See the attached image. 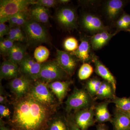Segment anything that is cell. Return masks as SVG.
Here are the masks:
<instances>
[{"instance_id": "43", "label": "cell", "mask_w": 130, "mask_h": 130, "mask_svg": "<svg viewBox=\"0 0 130 130\" xmlns=\"http://www.w3.org/2000/svg\"><path fill=\"white\" fill-rule=\"evenodd\" d=\"M124 112L127 115H128V117H129V118H130V111L127 112Z\"/></svg>"}, {"instance_id": "36", "label": "cell", "mask_w": 130, "mask_h": 130, "mask_svg": "<svg viewBox=\"0 0 130 130\" xmlns=\"http://www.w3.org/2000/svg\"><path fill=\"white\" fill-rule=\"evenodd\" d=\"M68 123L70 130H82L76 124L74 121L72 115L68 114L67 117Z\"/></svg>"}, {"instance_id": "15", "label": "cell", "mask_w": 130, "mask_h": 130, "mask_svg": "<svg viewBox=\"0 0 130 130\" xmlns=\"http://www.w3.org/2000/svg\"><path fill=\"white\" fill-rule=\"evenodd\" d=\"M111 103L109 100H105L95 106V118L96 123L98 124L105 123L111 121L112 116L108 109V105Z\"/></svg>"}, {"instance_id": "32", "label": "cell", "mask_w": 130, "mask_h": 130, "mask_svg": "<svg viewBox=\"0 0 130 130\" xmlns=\"http://www.w3.org/2000/svg\"><path fill=\"white\" fill-rule=\"evenodd\" d=\"M78 46V42L74 37H68L63 42V47L65 50L68 52H72L76 51Z\"/></svg>"}, {"instance_id": "33", "label": "cell", "mask_w": 130, "mask_h": 130, "mask_svg": "<svg viewBox=\"0 0 130 130\" xmlns=\"http://www.w3.org/2000/svg\"><path fill=\"white\" fill-rule=\"evenodd\" d=\"M36 2V4L47 8L55 7L59 4L58 1L56 0H37Z\"/></svg>"}, {"instance_id": "16", "label": "cell", "mask_w": 130, "mask_h": 130, "mask_svg": "<svg viewBox=\"0 0 130 130\" xmlns=\"http://www.w3.org/2000/svg\"><path fill=\"white\" fill-rule=\"evenodd\" d=\"M21 75L19 65L12 63L9 60H5L0 68V78L2 79H13Z\"/></svg>"}, {"instance_id": "19", "label": "cell", "mask_w": 130, "mask_h": 130, "mask_svg": "<svg viewBox=\"0 0 130 130\" xmlns=\"http://www.w3.org/2000/svg\"><path fill=\"white\" fill-rule=\"evenodd\" d=\"M90 49V45L88 41L83 38L78 48L76 51L71 52V53L84 63H87L91 60Z\"/></svg>"}, {"instance_id": "42", "label": "cell", "mask_w": 130, "mask_h": 130, "mask_svg": "<svg viewBox=\"0 0 130 130\" xmlns=\"http://www.w3.org/2000/svg\"><path fill=\"white\" fill-rule=\"evenodd\" d=\"M58 1L59 4H67L68 3L71 1H69V0H59Z\"/></svg>"}, {"instance_id": "7", "label": "cell", "mask_w": 130, "mask_h": 130, "mask_svg": "<svg viewBox=\"0 0 130 130\" xmlns=\"http://www.w3.org/2000/svg\"><path fill=\"white\" fill-rule=\"evenodd\" d=\"M55 19L61 27L68 30L77 28V18L74 9L69 7H63L56 11Z\"/></svg>"}, {"instance_id": "12", "label": "cell", "mask_w": 130, "mask_h": 130, "mask_svg": "<svg viewBox=\"0 0 130 130\" xmlns=\"http://www.w3.org/2000/svg\"><path fill=\"white\" fill-rule=\"evenodd\" d=\"M72 83L73 81L69 79L64 81H54L48 84V86L56 96L59 102L61 103L67 95Z\"/></svg>"}, {"instance_id": "39", "label": "cell", "mask_w": 130, "mask_h": 130, "mask_svg": "<svg viewBox=\"0 0 130 130\" xmlns=\"http://www.w3.org/2000/svg\"><path fill=\"white\" fill-rule=\"evenodd\" d=\"M116 25L119 30H124L126 31L128 30L127 26L120 18L116 22Z\"/></svg>"}, {"instance_id": "30", "label": "cell", "mask_w": 130, "mask_h": 130, "mask_svg": "<svg viewBox=\"0 0 130 130\" xmlns=\"http://www.w3.org/2000/svg\"><path fill=\"white\" fill-rule=\"evenodd\" d=\"M93 68L88 63H83L78 70V76L81 80L88 79L93 73Z\"/></svg>"}, {"instance_id": "8", "label": "cell", "mask_w": 130, "mask_h": 130, "mask_svg": "<svg viewBox=\"0 0 130 130\" xmlns=\"http://www.w3.org/2000/svg\"><path fill=\"white\" fill-rule=\"evenodd\" d=\"M95 105L74 112L72 115L74 122L81 130H88L90 127L95 124Z\"/></svg>"}, {"instance_id": "14", "label": "cell", "mask_w": 130, "mask_h": 130, "mask_svg": "<svg viewBox=\"0 0 130 130\" xmlns=\"http://www.w3.org/2000/svg\"><path fill=\"white\" fill-rule=\"evenodd\" d=\"M91 61L95 66V71L96 74L102 78L104 80L111 84L116 90V81L113 75L109 70L99 60V58L95 54H91Z\"/></svg>"}, {"instance_id": "18", "label": "cell", "mask_w": 130, "mask_h": 130, "mask_svg": "<svg viewBox=\"0 0 130 130\" xmlns=\"http://www.w3.org/2000/svg\"><path fill=\"white\" fill-rule=\"evenodd\" d=\"M29 8V18L42 24H47L49 23V12L46 8L35 4Z\"/></svg>"}, {"instance_id": "41", "label": "cell", "mask_w": 130, "mask_h": 130, "mask_svg": "<svg viewBox=\"0 0 130 130\" xmlns=\"http://www.w3.org/2000/svg\"><path fill=\"white\" fill-rule=\"evenodd\" d=\"M0 130H12L11 129L8 128L5 125V121H3L2 119H0Z\"/></svg>"}, {"instance_id": "24", "label": "cell", "mask_w": 130, "mask_h": 130, "mask_svg": "<svg viewBox=\"0 0 130 130\" xmlns=\"http://www.w3.org/2000/svg\"><path fill=\"white\" fill-rule=\"evenodd\" d=\"M46 130H70L67 117L54 116L49 122Z\"/></svg>"}, {"instance_id": "25", "label": "cell", "mask_w": 130, "mask_h": 130, "mask_svg": "<svg viewBox=\"0 0 130 130\" xmlns=\"http://www.w3.org/2000/svg\"><path fill=\"white\" fill-rule=\"evenodd\" d=\"M29 9L20 12L11 18L8 22L10 27H22L29 19Z\"/></svg>"}, {"instance_id": "13", "label": "cell", "mask_w": 130, "mask_h": 130, "mask_svg": "<svg viewBox=\"0 0 130 130\" xmlns=\"http://www.w3.org/2000/svg\"><path fill=\"white\" fill-rule=\"evenodd\" d=\"M81 24L85 29L91 32H98L106 31L107 28L101 19L95 15L84 14L81 19Z\"/></svg>"}, {"instance_id": "27", "label": "cell", "mask_w": 130, "mask_h": 130, "mask_svg": "<svg viewBox=\"0 0 130 130\" xmlns=\"http://www.w3.org/2000/svg\"><path fill=\"white\" fill-rule=\"evenodd\" d=\"M6 38L14 42L26 41L25 34L21 27H11Z\"/></svg>"}, {"instance_id": "21", "label": "cell", "mask_w": 130, "mask_h": 130, "mask_svg": "<svg viewBox=\"0 0 130 130\" xmlns=\"http://www.w3.org/2000/svg\"><path fill=\"white\" fill-rule=\"evenodd\" d=\"M116 90L111 84L103 80L94 99L96 100H111L116 97Z\"/></svg>"}, {"instance_id": "23", "label": "cell", "mask_w": 130, "mask_h": 130, "mask_svg": "<svg viewBox=\"0 0 130 130\" xmlns=\"http://www.w3.org/2000/svg\"><path fill=\"white\" fill-rule=\"evenodd\" d=\"M125 2L121 0H110L108 1L106 7L108 18L111 20L116 18L123 10Z\"/></svg>"}, {"instance_id": "3", "label": "cell", "mask_w": 130, "mask_h": 130, "mask_svg": "<svg viewBox=\"0 0 130 130\" xmlns=\"http://www.w3.org/2000/svg\"><path fill=\"white\" fill-rule=\"evenodd\" d=\"M95 100L91 97L86 89L74 88L65 102V110L68 114L94 106Z\"/></svg>"}, {"instance_id": "28", "label": "cell", "mask_w": 130, "mask_h": 130, "mask_svg": "<svg viewBox=\"0 0 130 130\" xmlns=\"http://www.w3.org/2000/svg\"><path fill=\"white\" fill-rule=\"evenodd\" d=\"M50 54L49 50L46 47L40 45L35 49L34 53V59L37 62L42 64L47 61Z\"/></svg>"}, {"instance_id": "4", "label": "cell", "mask_w": 130, "mask_h": 130, "mask_svg": "<svg viewBox=\"0 0 130 130\" xmlns=\"http://www.w3.org/2000/svg\"><path fill=\"white\" fill-rule=\"evenodd\" d=\"M29 94L43 105L56 111L59 103L48 84L39 80L34 81Z\"/></svg>"}, {"instance_id": "34", "label": "cell", "mask_w": 130, "mask_h": 130, "mask_svg": "<svg viewBox=\"0 0 130 130\" xmlns=\"http://www.w3.org/2000/svg\"><path fill=\"white\" fill-rule=\"evenodd\" d=\"M11 114V112L10 111L9 108L5 105H0V117L1 119H2L3 118H6L8 119V120L11 118H10Z\"/></svg>"}, {"instance_id": "1", "label": "cell", "mask_w": 130, "mask_h": 130, "mask_svg": "<svg viewBox=\"0 0 130 130\" xmlns=\"http://www.w3.org/2000/svg\"><path fill=\"white\" fill-rule=\"evenodd\" d=\"M13 112L9 120L12 130H46L56 111L43 105L29 94L13 102Z\"/></svg>"}, {"instance_id": "26", "label": "cell", "mask_w": 130, "mask_h": 130, "mask_svg": "<svg viewBox=\"0 0 130 130\" xmlns=\"http://www.w3.org/2000/svg\"><path fill=\"white\" fill-rule=\"evenodd\" d=\"M102 82V81L98 78H90L86 81L84 88L90 95L94 98L99 90Z\"/></svg>"}, {"instance_id": "17", "label": "cell", "mask_w": 130, "mask_h": 130, "mask_svg": "<svg viewBox=\"0 0 130 130\" xmlns=\"http://www.w3.org/2000/svg\"><path fill=\"white\" fill-rule=\"evenodd\" d=\"M111 123L113 130H130V118L123 111L115 108Z\"/></svg>"}, {"instance_id": "2", "label": "cell", "mask_w": 130, "mask_h": 130, "mask_svg": "<svg viewBox=\"0 0 130 130\" xmlns=\"http://www.w3.org/2000/svg\"><path fill=\"white\" fill-rule=\"evenodd\" d=\"M22 29L28 45L35 46L42 43H50V36L42 24L29 19Z\"/></svg>"}, {"instance_id": "40", "label": "cell", "mask_w": 130, "mask_h": 130, "mask_svg": "<svg viewBox=\"0 0 130 130\" xmlns=\"http://www.w3.org/2000/svg\"><path fill=\"white\" fill-rule=\"evenodd\" d=\"M96 130H108V127L105 123L98 124L96 126Z\"/></svg>"}, {"instance_id": "35", "label": "cell", "mask_w": 130, "mask_h": 130, "mask_svg": "<svg viewBox=\"0 0 130 130\" xmlns=\"http://www.w3.org/2000/svg\"><path fill=\"white\" fill-rule=\"evenodd\" d=\"M8 95L1 83L0 88V103L2 105H7L8 103Z\"/></svg>"}, {"instance_id": "44", "label": "cell", "mask_w": 130, "mask_h": 130, "mask_svg": "<svg viewBox=\"0 0 130 130\" xmlns=\"http://www.w3.org/2000/svg\"><path fill=\"white\" fill-rule=\"evenodd\" d=\"M127 31H129V32H130V29H129L128 30H127Z\"/></svg>"}, {"instance_id": "31", "label": "cell", "mask_w": 130, "mask_h": 130, "mask_svg": "<svg viewBox=\"0 0 130 130\" xmlns=\"http://www.w3.org/2000/svg\"><path fill=\"white\" fill-rule=\"evenodd\" d=\"M15 42L4 37L0 39V53L3 56H8L9 52L14 46Z\"/></svg>"}, {"instance_id": "38", "label": "cell", "mask_w": 130, "mask_h": 130, "mask_svg": "<svg viewBox=\"0 0 130 130\" xmlns=\"http://www.w3.org/2000/svg\"><path fill=\"white\" fill-rule=\"evenodd\" d=\"M128 28V30L130 29V15L124 13L120 17Z\"/></svg>"}, {"instance_id": "6", "label": "cell", "mask_w": 130, "mask_h": 130, "mask_svg": "<svg viewBox=\"0 0 130 130\" xmlns=\"http://www.w3.org/2000/svg\"><path fill=\"white\" fill-rule=\"evenodd\" d=\"M70 78L55 59L42 63L37 80L48 84L54 81L68 80Z\"/></svg>"}, {"instance_id": "5", "label": "cell", "mask_w": 130, "mask_h": 130, "mask_svg": "<svg viewBox=\"0 0 130 130\" xmlns=\"http://www.w3.org/2000/svg\"><path fill=\"white\" fill-rule=\"evenodd\" d=\"M36 4L33 0H1L0 23L8 22L12 17L29 9L30 5Z\"/></svg>"}, {"instance_id": "29", "label": "cell", "mask_w": 130, "mask_h": 130, "mask_svg": "<svg viewBox=\"0 0 130 130\" xmlns=\"http://www.w3.org/2000/svg\"><path fill=\"white\" fill-rule=\"evenodd\" d=\"M115 105L116 108L123 112L130 111V97L120 98L116 96L110 100Z\"/></svg>"}, {"instance_id": "20", "label": "cell", "mask_w": 130, "mask_h": 130, "mask_svg": "<svg viewBox=\"0 0 130 130\" xmlns=\"http://www.w3.org/2000/svg\"><path fill=\"white\" fill-rule=\"evenodd\" d=\"M117 32L110 33L107 31H103L93 36L91 39V44L94 50L100 49L109 41L112 37L116 35Z\"/></svg>"}, {"instance_id": "22", "label": "cell", "mask_w": 130, "mask_h": 130, "mask_svg": "<svg viewBox=\"0 0 130 130\" xmlns=\"http://www.w3.org/2000/svg\"><path fill=\"white\" fill-rule=\"evenodd\" d=\"M26 47L19 43H14L9 52L8 60L15 64L19 65L27 55Z\"/></svg>"}, {"instance_id": "11", "label": "cell", "mask_w": 130, "mask_h": 130, "mask_svg": "<svg viewBox=\"0 0 130 130\" xmlns=\"http://www.w3.org/2000/svg\"><path fill=\"white\" fill-rule=\"evenodd\" d=\"M34 81L23 75L12 79L9 83V88L15 99H19L28 94Z\"/></svg>"}, {"instance_id": "10", "label": "cell", "mask_w": 130, "mask_h": 130, "mask_svg": "<svg viewBox=\"0 0 130 130\" xmlns=\"http://www.w3.org/2000/svg\"><path fill=\"white\" fill-rule=\"evenodd\" d=\"M55 60L69 76L72 77L74 74L78 59L71 53L57 49Z\"/></svg>"}, {"instance_id": "9", "label": "cell", "mask_w": 130, "mask_h": 130, "mask_svg": "<svg viewBox=\"0 0 130 130\" xmlns=\"http://www.w3.org/2000/svg\"><path fill=\"white\" fill-rule=\"evenodd\" d=\"M42 66V63H38L28 54L19 65L21 75L34 81L37 80Z\"/></svg>"}, {"instance_id": "37", "label": "cell", "mask_w": 130, "mask_h": 130, "mask_svg": "<svg viewBox=\"0 0 130 130\" xmlns=\"http://www.w3.org/2000/svg\"><path fill=\"white\" fill-rule=\"evenodd\" d=\"M11 27L5 23H0V38L7 36L10 31Z\"/></svg>"}]
</instances>
